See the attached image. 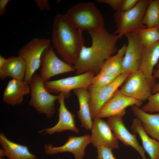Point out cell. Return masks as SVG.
<instances>
[{"instance_id":"obj_11","label":"cell","mask_w":159,"mask_h":159,"mask_svg":"<svg viewBox=\"0 0 159 159\" xmlns=\"http://www.w3.org/2000/svg\"><path fill=\"white\" fill-rule=\"evenodd\" d=\"M40 66V75L44 82L55 75L75 71L73 66L57 57L51 46L43 52Z\"/></svg>"},{"instance_id":"obj_24","label":"cell","mask_w":159,"mask_h":159,"mask_svg":"<svg viewBox=\"0 0 159 159\" xmlns=\"http://www.w3.org/2000/svg\"><path fill=\"white\" fill-rule=\"evenodd\" d=\"M127 45L123 44L117 53L108 58L100 71L117 77L122 74V64Z\"/></svg>"},{"instance_id":"obj_19","label":"cell","mask_w":159,"mask_h":159,"mask_svg":"<svg viewBox=\"0 0 159 159\" xmlns=\"http://www.w3.org/2000/svg\"><path fill=\"white\" fill-rule=\"evenodd\" d=\"M0 157L6 156L9 159H37L27 146L15 143L8 139L3 132L0 133Z\"/></svg>"},{"instance_id":"obj_37","label":"cell","mask_w":159,"mask_h":159,"mask_svg":"<svg viewBox=\"0 0 159 159\" xmlns=\"http://www.w3.org/2000/svg\"><path fill=\"white\" fill-rule=\"evenodd\" d=\"M158 26H159V25H158Z\"/></svg>"},{"instance_id":"obj_35","label":"cell","mask_w":159,"mask_h":159,"mask_svg":"<svg viewBox=\"0 0 159 159\" xmlns=\"http://www.w3.org/2000/svg\"><path fill=\"white\" fill-rule=\"evenodd\" d=\"M7 59L2 56H0V68L2 67L5 64L6 61Z\"/></svg>"},{"instance_id":"obj_6","label":"cell","mask_w":159,"mask_h":159,"mask_svg":"<svg viewBox=\"0 0 159 159\" xmlns=\"http://www.w3.org/2000/svg\"><path fill=\"white\" fill-rule=\"evenodd\" d=\"M44 82L40 74L33 76L29 84L31 99L29 104L38 112L44 114L49 118L55 113V101L58 100L59 96L50 94L45 87Z\"/></svg>"},{"instance_id":"obj_31","label":"cell","mask_w":159,"mask_h":159,"mask_svg":"<svg viewBox=\"0 0 159 159\" xmlns=\"http://www.w3.org/2000/svg\"><path fill=\"white\" fill-rule=\"evenodd\" d=\"M139 0H123L120 11H125L133 8Z\"/></svg>"},{"instance_id":"obj_13","label":"cell","mask_w":159,"mask_h":159,"mask_svg":"<svg viewBox=\"0 0 159 159\" xmlns=\"http://www.w3.org/2000/svg\"><path fill=\"white\" fill-rule=\"evenodd\" d=\"M91 130V143L95 147L103 146L112 150L119 148L118 140L107 122L102 118L97 117L93 120Z\"/></svg>"},{"instance_id":"obj_22","label":"cell","mask_w":159,"mask_h":159,"mask_svg":"<svg viewBox=\"0 0 159 159\" xmlns=\"http://www.w3.org/2000/svg\"><path fill=\"white\" fill-rule=\"evenodd\" d=\"M77 97L79 105V110L77 113L81 122V126L86 130H91L93 122L90 106V94L88 90L85 88H80L73 90Z\"/></svg>"},{"instance_id":"obj_36","label":"cell","mask_w":159,"mask_h":159,"mask_svg":"<svg viewBox=\"0 0 159 159\" xmlns=\"http://www.w3.org/2000/svg\"><path fill=\"white\" fill-rule=\"evenodd\" d=\"M0 159H4V158H2L0 157Z\"/></svg>"},{"instance_id":"obj_29","label":"cell","mask_w":159,"mask_h":159,"mask_svg":"<svg viewBox=\"0 0 159 159\" xmlns=\"http://www.w3.org/2000/svg\"><path fill=\"white\" fill-rule=\"evenodd\" d=\"M97 159H116L112 149L103 146L97 147Z\"/></svg>"},{"instance_id":"obj_25","label":"cell","mask_w":159,"mask_h":159,"mask_svg":"<svg viewBox=\"0 0 159 159\" xmlns=\"http://www.w3.org/2000/svg\"><path fill=\"white\" fill-rule=\"evenodd\" d=\"M143 24L147 28L158 26L159 0H150L145 11Z\"/></svg>"},{"instance_id":"obj_14","label":"cell","mask_w":159,"mask_h":159,"mask_svg":"<svg viewBox=\"0 0 159 159\" xmlns=\"http://www.w3.org/2000/svg\"><path fill=\"white\" fill-rule=\"evenodd\" d=\"M90 143L91 136L86 134L80 136H69L67 141L59 147H54L51 144H45L44 149L45 153L48 155L68 152L74 155L75 159H83L85 148Z\"/></svg>"},{"instance_id":"obj_21","label":"cell","mask_w":159,"mask_h":159,"mask_svg":"<svg viewBox=\"0 0 159 159\" xmlns=\"http://www.w3.org/2000/svg\"><path fill=\"white\" fill-rule=\"evenodd\" d=\"M25 62L19 56L11 57L7 59L4 65L0 68V78L4 80L7 77L24 81L26 74Z\"/></svg>"},{"instance_id":"obj_9","label":"cell","mask_w":159,"mask_h":159,"mask_svg":"<svg viewBox=\"0 0 159 159\" xmlns=\"http://www.w3.org/2000/svg\"><path fill=\"white\" fill-rule=\"evenodd\" d=\"M125 35L128 43L123 60L122 74L138 72L141 66L143 45L137 32Z\"/></svg>"},{"instance_id":"obj_38","label":"cell","mask_w":159,"mask_h":159,"mask_svg":"<svg viewBox=\"0 0 159 159\" xmlns=\"http://www.w3.org/2000/svg\"></svg>"},{"instance_id":"obj_26","label":"cell","mask_w":159,"mask_h":159,"mask_svg":"<svg viewBox=\"0 0 159 159\" xmlns=\"http://www.w3.org/2000/svg\"><path fill=\"white\" fill-rule=\"evenodd\" d=\"M143 46L153 44L159 41V27L145 28L137 32Z\"/></svg>"},{"instance_id":"obj_8","label":"cell","mask_w":159,"mask_h":159,"mask_svg":"<svg viewBox=\"0 0 159 159\" xmlns=\"http://www.w3.org/2000/svg\"><path fill=\"white\" fill-rule=\"evenodd\" d=\"M95 75L93 73L87 72L58 80L45 81L44 85L49 93H62L65 98H67L70 97L72 90L80 88L88 89Z\"/></svg>"},{"instance_id":"obj_2","label":"cell","mask_w":159,"mask_h":159,"mask_svg":"<svg viewBox=\"0 0 159 159\" xmlns=\"http://www.w3.org/2000/svg\"><path fill=\"white\" fill-rule=\"evenodd\" d=\"M82 32L75 27L64 14L54 17L52 29V47L67 63L73 65L84 45Z\"/></svg>"},{"instance_id":"obj_15","label":"cell","mask_w":159,"mask_h":159,"mask_svg":"<svg viewBox=\"0 0 159 159\" xmlns=\"http://www.w3.org/2000/svg\"><path fill=\"white\" fill-rule=\"evenodd\" d=\"M107 118V122L117 138L125 145L135 149L140 154L142 159H147L145 150L138 141L136 134L131 133L125 126L123 117L114 115Z\"/></svg>"},{"instance_id":"obj_33","label":"cell","mask_w":159,"mask_h":159,"mask_svg":"<svg viewBox=\"0 0 159 159\" xmlns=\"http://www.w3.org/2000/svg\"><path fill=\"white\" fill-rule=\"evenodd\" d=\"M153 76L154 78H158L159 80V61L157 64V69L153 71ZM159 92V81L152 88V93L153 94Z\"/></svg>"},{"instance_id":"obj_34","label":"cell","mask_w":159,"mask_h":159,"mask_svg":"<svg viewBox=\"0 0 159 159\" xmlns=\"http://www.w3.org/2000/svg\"><path fill=\"white\" fill-rule=\"evenodd\" d=\"M10 0H0V16H2L7 11L6 6Z\"/></svg>"},{"instance_id":"obj_4","label":"cell","mask_w":159,"mask_h":159,"mask_svg":"<svg viewBox=\"0 0 159 159\" xmlns=\"http://www.w3.org/2000/svg\"><path fill=\"white\" fill-rule=\"evenodd\" d=\"M150 0H139L132 9L116 11L113 16L116 29L114 34L120 39L126 34L147 28L143 24L145 11Z\"/></svg>"},{"instance_id":"obj_16","label":"cell","mask_w":159,"mask_h":159,"mask_svg":"<svg viewBox=\"0 0 159 159\" xmlns=\"http://www.w3.org/2000/svg\"><path fill=\"white\" fill-rule=\"evenodd\" d=\"M58 96V100L59 107L58 109L59 119L58 122L53 127L39 130V132H44V135H52L55 132H59L68 130L78 133L79 129L75 125V115L67 109L65 105L64 95L60 93Z\"/></svg>"},{"instance_id":"obj_18","label":"cell","mask_w":159,"mask_h":159,"mask_svg":"<svg viewBox=\"0 0 159 159\" xmlns=\"http://www.w3.org/2000/svg\"><path fill=\"white\" fill-rule=\"evenodd\" d=\"M31 92L30 85L24 81L15 79L9 80L2 95L3 101L9 105L21 104L24 97Z\"/></svg>"},{"instance_id":"obj_30","label":"cell","mask_w":159,"mask_h":159,"mask_svg":"<svg viewBox=\"0 0 159 159\" xmlns=\"http://www.w3.org/2000/svg\"><path fill=\"white\" fill-rule=\"evenodd\" d=\"M123 0H98L97 2L100 3L106 4L110 6L116 11L120 10Z\"/></svg>"},{"instance_id":"obj_5","label":"cell","mask_w":159,"mask_h":159,"mask_svg":"<svg viewBox=\"0 0 159 159\" xmlns=\"http://www.w3.org/2000/svg\"><path fill=\"white\" fill-rule=\"evenodd\" d=\"M51 40L46 38H34L23 45L18 52V56L25 63L26 74L24 81L30 84L35 72L40 65L43 51L51 47Z\"/></svg>"},{"instance_id":"obj_1","label":"cell","mask_w":159,"mask_h":159,"mask_svg":"<svg viewBox=\"0 0 159 159\" xmlns=\"http://www.w3.org/2000/svg\"><path fill=\"white\" fill-rule=\"evenodd\" d=\"M92 41L91 46L84 45L73 67L77 74L87 72L95 75L101 71L105 60L117 51V36L104 28L89 33Z\"/></svg>"},{"instance_id":"obj_17","label":"cell","mask_w":159,"mask_h":159,"mask_svg":"<svg viewBox=\"0 0 159 159\" xmlns=\"http://www.w3.org/2000/svg\"><path fill=\"white\" fill-rule=\"evenodd\" d=\"M159 61V41L149 45L143 46L140 71L152 88L156 84L153 76L155 66Z\"/></svg>"},{"instance_id":"obj_3","label":"cell","mask_w":159,"mask_h":159,"mask_svg":"<svg viewBox=\"0 0 159 159\" xmlns=\"http://www.w3.org/2000/svg\"><path fill=\"white\" fill-rule=\"evenodd\" d=\"M64 15L77 28L88 33L104 28L103 16L97 6L91 2H84L72 6Z\"/></svg>"},{"instance_id":"obj_10","label":"cell","mask_w":159,"mask_h":159,"mask_svg":"<svg viewBox=\"0 0 159 159\" xmlns=\"http://www.w3.org/2000/svg\"><path fill=\"white\" fill-rule=\"evenodd\" d=\"M120 90L124 95L143 102L152 94V87L140 71L131 73Z\"/></svg>"},{"instance_id":"obj_32","label":"cell","mask_w":159,"mask_h":159,"mask_svg":"<svg viewBox=\"0 0 159 159\" xmlns=\"http://www.w3.org/2000/svg\"><path fill=\"white\" fill-rule=\"evenodd\" d=\"M34 1L40 10H50V6L49 0H35Z\"/></svg>"},{"instance_id":"obj_28","label":"cell","mask_w":159,"mask_h":159,"mask_svg":"<svg viewBox=\"0 0 159 159\" xmlns=\"http://www.w3.org/2000/svg\"><path fill=\"white\" fill-rule=\"evenodd\" d=\"M147 100L141 109L146 112L159 113V92L152 94Z\"/></svg>"},{"instance_id":"obj_20","label":"cell","mask_w":159,"mask_h":159,"mask_svg":"<svg viewBox=\"0 0 159 159\" xmlns=\"http://www.w3.org/2000/svg\"><path fill=\"white\" fill-rule=\"evenodd\" d=\"M132 110L146 132L159 141V113L150 114L136 105L132 106Z\"/></svg>"},{"instance_id":"obj_7","label":"cell","mask_w":159,"mask_h":159,"mask_svg":"<svg viewBox=\"0 0 159 159\" xmlns=\"http://www.w3.org/2000/svg\"><path fill=\"white\" fill-rule=\"evenodd\" d=\"M131 73L127 72L121 74L111 84L105 87L96 88L90 86L88 90L90 94L89 104L92 119L97 117L102 107L112 98Z\"/></svg>"},{"instance_id":"obj_23","label":"cell","mask_w":159,"mask_h":159,"mask_svg":"<svg viewBox=\"0 0 159 159\" xmlns=\"http://www.w3.org/2000/svg\"><path fill=\"white\" fill-rule=\"evenodd\" d=\"M131 128L135 134H138L142 141L143 147L151 159H159V141L149 137L140 121L133 119Z\"/></svg>"},{"instance_id":"obj_27","label":"cell","mask_w":159,"mask_h":159,"mask_svg":"<svg viewBox=\"0 0 159 159\" xmlns=\"http://www.w3.org/2000/svg\"><path fill=\"white\" fill-rule=\"evenodd\" d=\"M117 77L100 71L93 77L90 86L96 88L105 87L111 84Z\"/></svg>"},{"instance_id":"obj_12","label":"cell","mask_w":159,"mask_h":159,"mask_svg":"<svg viewBox=\"0 0 159 159\" xmlns=\"http://www.w3.org/2000/svg\"><path fill=\"white\" fill-rule=\"evenodd\" d=\"M143 103L141 101L124 95L118 89L101 108L97 117H108L114 115L123 117L126 114L125 109L127 107L134 105L140 107Z\"/></svg>"}]
</instances>
